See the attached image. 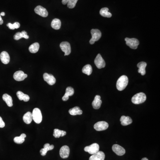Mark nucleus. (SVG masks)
<instances>
[{
  "label": "nucleus",
  "instance_id": "nucleus-1",
  "mask_svg": "<svg viewBox=\"0 0 160 160\" xmlns=\"http://www.w3.org/2000/svg\"><path fill=\"white\" fill-rule=\"evenodd\" d=\"M129 82L128 77L125 75H123L120 77L117 81L116 87L119 91H122L125 89Z\"/></svg>",
  "mask_w": 160,
  "mask_h": 160
},
{
  "label": "nucleus",
  "instance_id": "nucleus-2",
  "mask_svg": "<svg viewBox=\"0 0 160 160\" xmlns=\"http://www.w3.org/2000/svg\"><path fill=\"white\" fill-rule=\"evenodd\" d=\"M146 95L144 93H139L133 96L132 98V102L133 104L137 105L144 102L146 101Z\"/></svg>",
  "mask_w": 160,
  "mask_h": 160
},
{
  "label": "nucleus",
  "instance_id": "nucleus-3",
  "mask_svg": "<svg viewBox=\"0 0 160 160\" xmlns=\"http://www.w3.org/2000/svg\"><path fill=\"white\" fill-rule=\"evenodd\" d=\"M32 119L37 124H40L42 120V112L39 109L36 108L32 111Z\"/></svg>",
  "mask_w": 160,
  "mask_h": 160
},
{
  "label": "nucleus",
  "instance_id": "nucleus-4",
  "mask_svg": "<svg viewBox=\"0 0 160 160\" xmlns=\"http://www.w3.org/2000/svg\"><path fill=\"white\" fill-rule=\"evenodd\" d=\"M92 38L90 41V44H93L97 41H98L101 37V32L98 29H92L91 30Z\"/></svg>",
  "mask_w": 160,
  "mask_h": 160
},
{
  "label": "nucleus",
  "instance_id": "nucleus-5",
  "mask_svg": "<svg viewBox=\"0 0 160 160\" xmlns=\"http://www.w3.org/2000/svg\"><path fill=\"white\" fill-rule=\"evenodd\" d=\"M125 41L126 42V44L132 49H137L139 44V41L136 38L126 37L125 38Z\"/></svg>",
  "mask_w": 160,
  "mask_h": 160
},
{
  "label": "nucleus",
  "instance_id": "nucleus-6",
  "mask_svg": "<svg viewBox=\"0 0 160 160\" xmlns=\"http://www.w3.org/2000/svg\"><path fill=\"white\" fill-rule=\"evenodd\" d=\"M85 152H88L91 155L94 154L99 151V145L97 143H93L90 146H86L84 148Z\"/></svg>",
  "mask_w": 160,
  "mask_h": 160
},
{
  "label": "nucleus",
  "instance_id": "nucleus-7",
  "mask_svg": "<svg viewBox=\"0 0 160 160\" xmlns=\"http://www.w3.org/2000/svg\"><path fill=\"white\" fill-rule=\"evenodd\" d=\"M60 47L61 50L65 53V56L70 55L71 52L70 44L68 42H62L60 44Z\"/></svg>",
  "mask_w": 160,
  "mask_h": 160
},
{
  "label": "nucleus",
  "instance_id": "nucleus-8",
  "mask_svg": "<svg viewBox=\"0 0 160 160\" xmlns=\"http://www.w3.org/2000/svg\"><path fill=\"white\" fill-rule=\"evenodd\" d=\"M108 127V123L104 121H99L94 125V128L97 131L105 130H107Z\"/></svg>",
  "mask_w": 160,
  "mask_h": 160
},
{
  "label": "nucleus",
  "instance_id": "nucleus-9",
  "mask_svg": "<svg viewBox=\"0 0 160 160\" xmlns=\"http://www.w3.org/2000/svg\"><path fill=\"white\" fill-rule=\"evenodd\" d=\"M94 63L97 67L101 68L106 66V62L100 54H98L94 60Z\"/></svg>",
  "mask_w": 160,
  "mask_h": 160
},
{
  "label": "nucleus",
  "instance_id": "nucleus-10",
  "mask_svg": "<svg viewBox=\"0 0 160 160\" xmlns=\"http://www.w3.org/2000/svg\"><path fill=\"white\" fill-rule=\"evenodd\" d=\"M34 11L36 13L43 18H46L48 16L47 10L42 6H37L34 9Z\"/></svg>",
  "mask_w": 160,
  "mask_h": 160
},
{
  "label": "nucleus",
  "instance_id": "nucleus-11",
  "mask_svg": "<svg viewBox=\"0 0 160 160\" xmlns=\"http://www.w3.org/2000/svg\"><path fill=\"white\" fill-rule=\"evenodd\" d=\"M70 148L67 145L62 146L60 150V155L63 159L68 158L70 155Z\"/></svg>",
  "mask_w": 160,
  "mask_h": 160
},
{
  "label": "nucleus",
  "instance_id": "nucleus-12",
  "mask_svg": "<svg viewBox=\"0 0 160 160\" xmlns=\"http://www.w3.org/2000/svg\"><path fill=\"white\" fill-rule=\"evenodd\" d=\"M27 75L24 73L22 71H18L14 73L13 78L16 81L20 82L24 80L27 78Z\"/></svg>",
  "mask_w": 160,
  "mask_h": 160
},
{
  "label": "nucleus",
  "instance_id": "nucleus-13",
  "mask_svg": "<svg viewBox=\"0 0 160 160\" xmlns=\"http://www.w3.org/2000/svg\"><path fill=\"white\" fill-rule=\"evenodd\" d=\"M43 78L44 81L50 85H54L56 81L55 78L53 75L49 74L47 73H44L43 74Z\"/></svg>",
  "mask_w": 160,
  "mask_h": 160
},
{
  "label": "nucleus",
  "instance_id": "nucleus-14",
  "mask_svg": "<svg viewBox=\"0 0 160 160\" xmlns=\"http://www.w3.org/2000/svg\"><path fill=\"white\" fill-rule=\"evenodd\" d=\"M112 150L118 156L123 155L125 153V149L118 144H113L112 146Z\"/></svg>",
  "mask_w": 160,
  "mask_h": 160
},
{
  "label": "nucleus",
  "instance_id": "nucleus-15",
  "mask_svg": "<svg viewBox=\"0 0 160 160\" xmlns=\"http://www.w3.org/2000/svg\"><path fill=\"white\" fill-rule=\"evenodd\" d=\"M105 154L102 151H98L97 153L92 155L90 157L89 160H104Z\"/></svg>",
  "mask_w": 160,
  "mask_h": 160
},
{
  "label": "nucleus",
  "instance_id": "nucleus-16",
  "mask_svg": "<svg viewBox=\"0 0 160 160\" xmlns=\"http://www.w3.org/2000/svg\"><path fill=\"white\" fill-rule=\"evenodd\" d=\"M74 89L71 87H68L66 89V93L62 99L63 101H67L68 100L69 97L72 96L74 94Z\"/></svg>",
  "mask_w": 160,
  "mask_h": 160
},
{
  "label": "nucleus",
  "instance_id": "nucleus-17",
  "mask_svg": "<svg viewBox=\"0 0 160 160\" xmlns=\"http://www.w3.org/2000/svg\"><path fill=\"white\" fill-rule=\"evenodd\" d=\"M54 146L53 144L50 145L49 143L45 144L44 145V148L40 150V152L41 153V155L42 156H44L46 155L48 151H49V150H53L54 149Z\"/></svg>",
  "mask_w": 160,
  "mask_h": 160
},
{
  "label": "nucleus",
  "instance_id": "nucleus-18",
  "mask_svg": "<svg viewBox=\"0 0 160 160\" xmlns=\"http://www.w3.org/2000/svg\"><path fill=\"white\" fill-rule=\"evenodd\" d=\"M0 59L4 64H8L10 61V56L7 52L3 51L0 54Z\"/></svg>",
  "mask_w": 160,
  "mask_h": 160
},
{
  "label": "nucleus",
  "instance_id": "nucleus-19",
  "mask_svg": "<svg viewBox=\"0 0 160 160\" xmlns=\"http://www.w3.org/2000/svg\"><path fill=\"white\" fill-rule=\"evenodd\" d=\"M102 104V101L101 97L99 95H96L92 102V106L94 109H98L101 107Z\"/></svg>",
  "mask_w": 160,
  "mask_h": 160
},
{
  "label": "nucleus",
  "instance_id": "nucleus-20",
  "mask_svg": "<svg viewBox=\"0 0 160 160\" xmlns=\"http://www.w3.org/2000/svg\"><path fill=\"white\" fill-rule=\"evenodd\" d=\"M146 66H147V63L146 62H144V61L139 62L137 65V66L139 68L138 70V73L142 76L145 75L146 73L145 68H146Z\"/></svg>",
  "mask_w": 160,
  "mask_h": 160
},
{
  "label": "nucleus",
  "instance_id": "nucleus-21",
  "mask_svg": "<svg viewBox=\"0 0 160 160\" xmlns=\"http://www.w3.org/2000/svg\"><path fill=\"white\" fill-rule=\"evenodd\" d=\"M121 125L123 126H126L132 123V119L128 116H122L120 119Z\"/></svg>",
  "mask_w": 160,
  "mask_h": 160
},
{
  "label": "nucleus",
  "instance_id": "nucleus-22",
  "mask_svg": "<svg viewBox=\"0 0 160 160\" xmlns=\"http://www.w3.org/2000/svg\"><path fill=\"white\" fill-rule=\"evenodd\" d=\"M70 114L73 116L77 115H82V111L80 109L79 107H74L73 108L71 109L68 111Z\"/></svg>",
  "mask_w": 160,
  "mask_h": 160
},
{
  "label": "nucleus",
  "instance_id": "nucleus-23",
  "mask_svg": "<svg viewBox=\"0 0 160 160\" xmlns=\"http://www.w3.org/2000/svg\"><path fill=\"white\" fill-rule=\"evenodd\" d=\"M61 21L59 19H54L51 23V27L54 30H59L61 27Z\"/></svg>",
  "mask_w": 160,
  "mask_h": 160
},
{
  "label": "nucleus",
  "instance_id": "nucleus-24",
  "mask_svg": "<svg viewBox=\"0 0 160 160\" xmlns=\"http://www.w3.org/2000/svg\"><path fill=\"white\" fill-rule=\"evenodd\" d=\"M17 95L18 99L20 101L23 100L24 101L27 102L30 100V96L28 95L24 94L23 92L19 91L17 93Z\"/></svg>",
  "mask_w": 160,
  "mask_h": 160
},
{
  "label": "nucleus",
  "instance_id": "nucleus-25",
  "mask_svg": "<svg viewBox=\"0 0 160 160\" xmlns=\"http://www.w3.org/2000/svg\"><path fill=\"white\" fill-rule=\"evenodd\" d=\"M3 100L6 102L8 107H12L13 106V99L12 97L8 94H5L2 96Z\"/></svg>",
  "mask_w": 160,
  "mask_h": 160
},
{
  "label": "nucleus",
  "instance_id": "nucleus-26",
  "mask_svg": "<svg viewBox=\"0 0 160 160\" xmlns=\"http://www.w3.org/2000/svg\"><path fill=\"white\" fill-rule=\"evenodd\" d=\"M23 119L25 123L26 124H30L32 120V113L30 112H27L24 115Z\"/></svg>",
  "mask_w": 160,
  "mask_h": 160
},
{
  "label": "nucleus",
  "instance_id": "nucleus-27",
  "mask_svg": "<svg viewBox=\"0 0 160 160\" xmlns=\"http://www.w3.org/2000/svg\"><path fill=\"white\" fill-rule=\"evenodd\" d=\"M109 9L108 8L105 7L102 8L100 11V15L105 18H111L112 15L110 12H109Z\"/></svg>",
  "mask_w": 160,
  "mask_h": 160
},
{
  "label": "nucleus",
  "instance_id": "nucleus-28",
  "mask_svg": "<svg viewBox=\"0 0 160 160\" xmlns=\"http://www.w3.org/2000/svg\"><path fill=\"white\" fill-rule=\"evenodd\" d=\"M40 44L38 43L35 42L32 44L29 47V51L32 54L37 53L39 50Z\"/></svg>",
  "mask_w": 160,
  "mask_h": 160
},
{
  "label": "nucleus",
  "instance_id": "nucleus-29",
  "mask_svg": "<svg viewBox=\"0 0 160 160\" xmlns=\"http://www.w3.org/2000/svg\"><path fill=\"white\" fill-rule=\"evenodd\" d=\"M66 134V132L65 131L61 130L58 129L54 130V135L55 138H59L60 137H63Z\"/></svg>",
  "mask_w": 160,
  "mask_h": 160
},
{
  "label": "nucleus",
  "instance_id": "nucleus-30",
  "mask_svg": "<svg viewBox=\"0 0 160 160\" xmlns=\"http://www.w3.org/2000/svg\"><path fill=\"white\" fill-rule=\"evenodd\" d=\"M26 137V134L25 133H22L19 137H15L14 138V142L18 144H21L25 142V138Z\"/></svg>",
  "mask_w": 160,
  "mask_h": 160
},
{
  "label": "nucleus",
  "instance_id": "nucleus-31",
  "mask_svg": "<svg viewBox=\"0 0 160 160\" xmlns=\"http://www.w3.org/2000/svg\"><path fill=\"white\" fill-rule=\"evenodd\" d=\"M82 71L83 73L89 76L92 73L93 69H92V66H91V65L88 64L83 67Z\"/></svg>",
  "mask_w": 160,
  "mask_h": 160
},
{
  "label": "nucleus",
  "instance_id": "nucleus-32",
  "mask_svg": "<svg viewBox=\"0 0 160 160\" xmlns=\"http://www.w3.org/2000/svg\"><path fill=\"white\" fill-rule=\"evenodd\" d=\"M7 26L9 28L10 30H13L15 29H18L20 27V24L18 22H16L14 24H11L10 23L8 24Z\"/></svg>",
  "mask_w": 160,
  "mask_h": 160
},
{
  "label": "nucleus",
  "instance_id": "nucleus-33",
  "mask_svg": "<svg viewBox=\"0 0 160 160\" xmlns=\"http://www.w3.org/2000/svg\"><path fill=\"white\" fill-rule=\"evenodd\" d=\"M78 0H70L67 3V6L68 8H73L75 7L76 4Z\"/></svg>",
  "mask_w": 160,
  "mask_h": 160
},
{
  "label": "nucleus",
  "instance_id": "nucleus-34",
  "mask_svg": "<svg viewBox=\"0 0 160 160\" xmlns=\"http://www.w3.org/2000/svg\"><path fill=\"white\" fill-rule=\"evenodd\" d=\"M23 38L22 37V33L21 32H18L14 35V39L15 40H19L20 38Z\"/></svg>",
  "mask_w": 160,
  "mask_h": 160
},
{
  "label": "nucleus",
  "instance_id": "nucleus-35",
  "mask_svg": "<svg viewBox=\"0 0 160 160\" xmlns=\"http://www.w3.org/2000/svg\"><path fill=\"white\" fill-rule=\"evenodd\" d=\"M21 32L22 33L23 38H24L26 39H29V36L27 35V32L26 31H22Z\"/></svg>",
  "mask_w": 160,
  "mask_h": 160
},
{
  "label": "nucleus",
  "instance_id": "nucleus-36",
  "mask_svg": "<svg viewBox=\"0 0 160 160\" xmlns=\"http://www.w3.org/2000/svg\"><path fill=\"white\" fill-rule=\"evenodd\" d=\"M5 126V123L4 121H3L2 118L0 117V128H4Z\"/></svg>",
  "mask_w": 160,
  "mask_h": 160
},
{
  "label": "nucleus",
  "instance_id": "nucleus-37",
  "mask_svg": "<svg viewBox=\"0 0 160 160\" xmlns=\"http://www.w3.org/2000/svg\"><path fill=\"white\" fill-rule=\"evenodd\" d=\"M70 1V0H62V4H63V5L67 4V3Z\"/></svg>",
  "mask_w": 160,
  "mask_h": 160
},
{
  "label": "nucleus",
  "instance_id": "nucleus-38",
  "mask_svg": "<svg viewBox=\"0 0 160 160\" xmlns=\"http://www.w3.org/2000/svg\"><path fill=\"white\" fill-rule=\"evenodd\" d=\"M3 20H2V18H1V16L0 15V25L3 24Z\"/></svg>",
  "mask_w": 160,
  "mask_h": 160
},
{
  "label": "nucleus",
  "instance_id": "nucleus-39",
  "mask_svg": "<svg viewBox=\"0 0 160 160\" xmlns=\"http://www.w3.org/2000/svg\"><path fill=\"white\" fill-rule=\"evenodd\" d=\"M0 15L1 16H4L5 15V13L4 12H2L1 13Z\"/></svg>",
  "mask_w": 160,
  "mask_h": 160
},
{
  "label": "nucleus",
  "instance_id": "nucleus-40",
  "mask_svg": "<svg viewBox=\"0 0 160 160\" xmlns=\"http://www.w3.org/2000/svg\"><path fill=\"white\" fill-rule=\"evenodd\" d=\"M142 160H149L148 159H147V158H146V157H144V158H143L142 159Z\"/></svg>",
  "mask_w": 160,
  "mask_h": 160
}]
</instances>
